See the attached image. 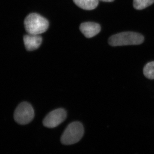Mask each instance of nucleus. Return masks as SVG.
I'll list each match as a JSON object with an SVG mask.
<instances>
[{
  "instance_id": "obj_6",
  "label": "nucleus",
  "mask_w": 154,
  "mask_h": 154,
  "mask_svg": "<svg viewBox=\"0 0 154 154\" xmlns=\"http://www.w3.org/2000/svg\"><path fill=\"white\" fill-rule=\"evenodd\" d=\"M80 29L85 37L92 38L100 32L101 27L95 22H87L81 24Z\"/></svg>"
},
{
  "instance_id": "obj_2",
  "label": "nucleus",
  "mask_w": 154,
  "mask_h": 154,
  "mask_svg": "<svg viewBox=\"0 0 154 154\" xmlns=\"http://www.w3.org/2000/svg\"><path fill=\"white\" fill-rule=\"evenodd\" d=\"M144 41L143 36L140 33L132 32H124L111 36L108 40L109 45L112 46L138 45Z\"/></svg>"
},
{
  "instance_id": "obj_5",
  "label": "nucleus",
  "mask_w": 154,
  "mask_h": 154,
  "mask_svg": "<svg viewBox=\"0 0 154 154\" xmlns=\"http://www.w3.org/2000/svg\"><path fill=\"white\" fill-rule=\"evenodd\" d=\"M66 116V111L62 108L53 110L45 116L43 121V125L48 128H55L65 120Z\"/></svg>"
},
{
  "instance_id": "obj_10",
  "label": "nucleus",
  "mask_w": 154,
  "mask_h": 154,
  "mask_svg": "<svg viewBox=\"0 0 154 154\" xmlns=\"http://www.w3.org/2000/svg\"><path fill=\"white\" fill-rule=\"evenodd\" d=\"M154 2V0H134L133 6L135 9L141 10L147 8Z\"/></svg>"
},
{
  "instance_id": "obj_3",
  "label": "nucleus",
  "mask_w": 154,
  "mask_h": 154,
  "mask_svg": "<svg viewBox=\"0 0 154 154\" xmlns=\"http://www.w3.org/2000/svg\"><path fill=\"white\" fill-rule=\"evenodd\" d=\"M84 134L82 124L79 122H74L69 124L61 137L62 143L69 145L77 143L81 140Z\"/></svg>"
},
{
  "instance_id": "obj_11",
  "label": "nucleus",
  "mask_w": 154,
  "mask_h": 154,
  "mask_svg": "<svg viewBox=\"0 0 154 154\" xmlns=\"http://www.w3.org/2000/svg\"><path fill=\"white\" fill-rule=\"evenodd\" d=\"M99 1H102L103 2H113L114 0H99Z\"/></svg>"
},
{
  "instance_id": "obj_7",
  "label": "nucleus",
  "mask_w": 154,
  "mask_h": 154,
  "mask_svg": "<svg viewBox=\"0 0 154 154\" xmlns=\"http://www.w3.org/2000/svg\"><path fill=\"white\" fill-rule=\"evenodd\" d=\"M42 38L38 35L30 34L24 36V42L26 49L32 51L37 49L41 45Z\"/></svg>"
},
{
  "instance_id": "obj_1",
  "label": "nucleus",
  "mask_w": 154,
  "mask_h": 154,
  "mask_svg": "<svg viewBox=\"0 0 154 154\" xmlns=\"http://www.w3.org/2000/svg\"><path fill=\"white\" fill-rule=\"evenodd\" d=\"M25 30L28 34L39 35L44 33L48 28V21L39 14H31L25 18Z\"/></svg>"
},
{
  "instance_id": "obj_8",
  "label": "nucleus",
  "mask_w": 154,
  "mask_h": 154,
  "mask_svg": "<svg viewBox=\"0 0 154 154\" xmlns=\"http://www.w3.org/2000/svg\"><path fill=\"white\" fill-rule=\"evenodd\" d=\"M74 2L78 7L84 10H94L99 5V0H73Z\"/></svg>"
},
{
  "instance_id": "obj_4",
  "label": "nucleus",
  "mask_w": 154,
  "mask_h": 154,
  "mask_svg": "<svg viewBox=\"0 0 154 154\" xmlns=\"http://www.w3.org/2000/svg\"><path fill=\"white\" fill-rule=\"evenodd\" d=\"M34 112L33 107L29 103L23 102L18 105L14 112V118L18 124H28L34 118Z\"/></svg>"
},
{
  "instance_id": "obj_9",
  "label": "nucleus",
  "mask_w": 154,
  "mask_h": 154,
  "mask_svg": "<svg viewBox=\"0 0 154 154\" xmlns=\"http://www.w3.org/2000/svg\"><path fill=\"white\" fill-rule=\"evenodd\" d=\"M143 74L149 79H154V61L150 62L144 67Z\"/></svg>"
}]
</instances>
